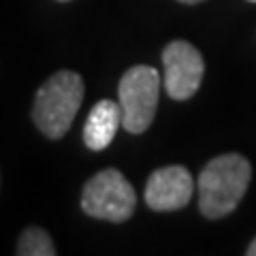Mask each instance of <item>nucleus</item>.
Wrapping results in <instances>:
<instances>
[{
    "label": "nucleus",
    "mask_w": 256,
    "mask_h": 256,
    "mask_svg": "<svg viewBox=\"0 0 256 256\" xmlns=\"http://www.w3.org/2000/svg\"><path fill=\"white\" fill-rule=\"evenodd\" d=\"M248 2H256V0H248Z\"/></svg>",
    "instance_id": "obj_11"
},
{
    "label": "nucleus",
    "mask_w": 256,
    "mask_h": 256,
    "mask_svg": "<svg viewBox=\"0 0 256 256\" xmlns=\"http://www.w3.org/2000/svg\"><path fill=\"white\" fill-rule=\"evenodd\" d=\"M162 77L154 66L137 64L128 68L118 86V105L122 111V128L130 134H141L152 126L158 109Z\"/></svg>",
    "instance_id": "obj_3"
},
{
    "label": "nucleus",
    "mask_w": 256,
    "mask_h": 256,
    "mask_svg": "<svg viewBox=\"0 0 256 256\" xmlns=\"http://www.w3.org/2000/svg\"><path fill=\"white\" fill-rule=\"evenodd\" d=\"M15 252H18L20 256H54L56 246H54V239L50 237V233H47L45 228L28 226L20 235L18 250Z\"/></svg>",
    "instance_id": "obj_8"
},
{
    "label": "nucleus",
    "mask_w": 256,
    "mask_h": 256,
    "mask_svg": "<svg viewBox=\"0 0 256 256\" xmlns=\"http://www.w3.org/2000/svg\"><path fill=\"white\" fill-rule=\"evenodd\" d=\"M122 126V111L114 100H100L92 107L84 126V143L92 152H102L116 139L118 128Z\"/></svg>",
    "instance_id": "obj_7"
},
{
    "label": "nucleus",
    "mask_w": 256,
    "mask_h": 256,
    "mask_svg": "<svg viewBox=\"0 0 256 256\" xmlns=\"http://www.w3.org/2000/svg\"><path fill=\"white\" fill-rule=\"evenodd\" d=\"M178 2H182V4H198V2H203V0H178Z\"/></svg>",
    "instance_id": "obj_10"
},
{
    "label": "nucleus",
    "mask_w": 256,
    "mask_h": 256,
    "mask_svg": "<svg viewBox=\"0 0 256 256\" xmlns=\"http://www.w3.org/2000/svg\"><path fill=\"white\" fill-rule=\"evenodd\" d=\"M84 102V79L75 70H58L36 90L32 122L47 139H62Z\"/></svg>",
    "instance_id": "obj_2"
},
{
    "label": "nucleus",
    "mask_w": 256,
    "mask_h": 256,
    "mask_svg": "<svg viewBox=\"0 0 256 256\" xmlns=\"http://www.w3.org/2000/svg\"><path fill=\"white\" fill-rule=\"evenodd\" d=\"M164 90L173 100H188L196 94L205 75L201 52L188 41H171L162 52Z\"/></svg>",
    "instance_id": "obj_5"
},
{
    "label": "nucleus",
    "mask_w": 256,
    "mask_h": 256,
    "mask_svg": "<svg viewBox=\"0 0 256 256\" xmlns=\"http://www.w3.org/2000/svg\"><path fill=\"white\" fill-rule=\"evenodd\" d=\"M137 196L130 182L118 169H102L86 182L82 210L90 218L107 222H126L134 214Z\"/></svg>",
    "instance_id": "obj_4"
},
{
    "label": "nucleus",
    "mask_w": 256,
    "mask_h": 256,
    "mask_svg": "<svg viewBox=\"0 0 256 256\" xmlns=\"http://www.w3.org/2000/svg\"><path fill=\"white\" fill-rule=\"evenodd\" d=\"M60 2H66V0H60Z\"/></svg>",
    "instance_id": "obj_12"
},
{
    "label": "nucleus",
    "mask_w": 256,
    "mask_h": 256,
    "mask_svg": "<svg viewBox=\"0 0 256 256\" xmlns=\"http://www.w3.org/2000/svg\"><path fill=\"white\" fill-rule=\"evenodd\" d=\"M252 180V166L242 154L212 158L198 175V210L205 218L218 220L233 214Z\"/></svg>",
    "instance_id": "obj_1"
},
{
    "label": "nucleus",
    "mask_w": 256,
    "mask_h": 256,
    "mask_svg": "<svg viewBox=\"0 0 256 256\" xmlns=\"http://www.w3.org/2000/svg\"><path fill=\"white\" fill-rule=\"evenodd\" d=\"M194 194V180L182 164L156 169L146 184V203L154 212L184 210Z\"/></svg>",
    "instance_id": "obj_6"
},
{
    "label": "nucleus",
    "mask_w": 256,
    "mask_h": 256,
    "mask_svg": "<svg viewBox=\"0 0 256 256\" xmlns=\"http://www.w3.org/2000/svg\"><path fill=\"white\" fill-rule=\"evenodd\" d=\"M246 254H248V256H256V237L252 239V244H250V246H248V250H246Z\"/></svg>",
    "instance_id": "obj_9"
}]
</instances>
